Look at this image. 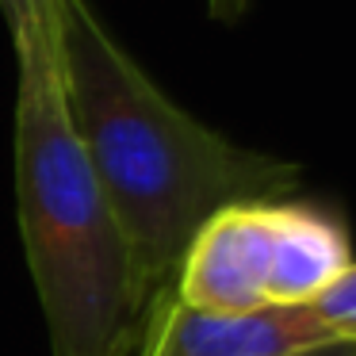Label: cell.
Returning a JSON list of instances; mask_svg holds the SVG:
<instances>
[{"label": "cell", "mask_w": 356, "mask_h": 356, "mask_svg": "<svg viewBox=\"0 0 356 356\" xmlns=\"http://www.w3.org/2000/svg\"><path fill=\"white\" fill-rule=\"evenodd\" d=\"M0 16L12 31V47L58 42V0H0Z\"/></svg>", "instance_id": "cell-6"}, {"label": "cell", "mask_w": 356, "mask_h": 356, "mask_svg": "<svg viewBox=\"0 0 356 356\" xmlns=\"http://www.w3.org/2000/svg\"><path fill=\"white\" fill-rule=\"evenodd\" d=\"M314 314L330 325L337 341H356V264L314 302Z\"/></svg>", "instance_id": "cell-7"}, {"label": "cell", "mask_w": 356, "mask_h": 356, "mask_svg": "<svg viewBox=\"0 0 356 356\" xmlns=\"http://www.w3.org/2000/svg\"><path fill=\"white\" fill-rule=\"evenodd\" d=\"M16 203L50 356H131L154 299L73 131L58 42L16 47Z\"/></svg>", "instance_id": "cell-2"}, {"label": "cell", "mask_w": 356, "mask_h": 356, "mask_svg": "<svg viewBox=\"0 0 356 356\" xmlns=\"http://www.w3.org/2000/svg\"><path fill=\"white\" fill-rule=\"evenodd\" d=\"M272 200L234 203L218 211L192 238L172 295L195 310L215 314H249L268 307L272 276Z\"/></svg>", "instance_id": "cell-4"}, {"label": "cell", "mask_w": 356, "mask_h": 356, "mask_svg": "<svg viewBox=\"0 0 356 356\" xmlns=\"http://www.w3.org/2000/svg\"><path fill=\"white\" fill-rule=\"evenodd\" d=\"M333 330L314 307H261L249 314L195 310L165 287L146 314L142 356H299L330 345Z\"/></svg>", "instance_id": "cell-3"}, {"label": "cell", "mask_w": 356, "mask_h": 356, "mask_svg": "<svg viewBox=\"0 0 356 356\" xmlns=\"http://www.w3.org/2000/svg\"><path fill=\"white\" fill-rule=\"evenodd\" d=\"M268 307H314L356 264L353 238L337 211L310 200H272Z\"/></svg>", "instance_id": "cell-5"}, {"label": "cell", "mask_w": 356, "mask_h": 356, "mask_svg": "<svg viewBox=\"0 0 356 356\" xmlns=\"http://www.w3.org/2000/svg\"><path fill=\"white\" fill-rule=\"evenodd\" d=\"M299 356H356V341H330V345H318Z\"/></svg>", "instance_id": "cell-9"}, {"label": "cell", "mask_w": 356, "mask_h": 356, "mask_svg": "<svg viewBox=\"0 0 356 356\" xmlns=\"http://www.w3.org/2000/svg\"><path fill=\"white\" fill-rule=\"evenodd\" d=\"M58 70L73 131L149 299L172 284L192 238L218 211L299 192L302 165L238 146L188 115L111 39L88 0H58Z\"/></svg>", "instance_id": "cell-1"}, {"label": "cell", "mask_w": 356, "mask_h": 356, "mask_svg": "<svg viewBox=\"0 0 356 356\" xmlns=\"http://www.w3.org/2000/svg\"><path fill=\"white\" fill-rule=\"evenodd\" d=\"M207 12H211V19L215 24H238L241 16L249 12V0H207Z\"/></svg>", "instance_id": "cell-8"}]
</instances>
